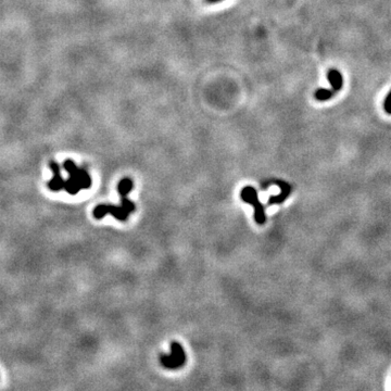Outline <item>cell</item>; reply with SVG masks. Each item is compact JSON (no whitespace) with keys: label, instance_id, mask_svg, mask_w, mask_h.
Segmentation results:
<instances>
[{"label":"cell","instance_id":"obj_1","mask_svg":"<svg viewBox=\"0 0 391 391\" xmlns=\"http://www.w3.org/2000/svg\"><path fill=\"white\" fill-rule=\"evenodd\" d=\"M69 173V178L64 180V189L70 195H77L82 189H88L92 186V178L86 170L78 169L72 160H67L63 164Z\"/></svg>","mask_w":391,"mask_h":391},{"label":"cell","instance_id":"obj_2","mask_svg":"<svg viewBox=\"0 0 391 391\" xmlns=\"http://www.w3.org/2000/svg\"><path fill=\"white\" fill-rule=\"evenodd\" d=\"M240 197H242V200L248 205L252 206L254 208V219L255 222L262 225L265 223V208L262 205L259 200L258 192L251 186H247L243 188L242 192H240Z\"/></svg>","mask_w":391,"mask_h":391},{"label":"cell","instance_id":"obj_3","mask_svg":"<svg viewBox=\"0 0 391 391\" xmlns=\"http://www.w3.org/2000/svg\"><path fill=\"white\" fill-rule=\"evenodd\" d=\"M160 362L165 368L169 369H178L181 366H184L186 362V355L178 342H172L171 344V355H161L160 356Z\"/></svg>","mask_w":391,"mask_h":391},{"label":"cell","instance_id":"obj_4","mask_svg":"<svg viewBox=\"0 0 391 391\" xmlns=\"http://www.w3.org/2000/svg\"><path fill=\"white\" fill-rule=\"evenodd\" d=\"M107 214H111L114 218L119 219L121 222H124L128 218L131 212L127 211L124 207L121 205L119 207L111 206V205H99L94 209V217L97 219H101L105 217Z\"/></svg>","mask_w":391,"mask_h":391},{"label":"cell","instance_id":"obj_5","mask_svg":"<svg viewBox=\"0 0 391 391\" xmlns=\"http://www.w3.org/2000/svg\"><path fill=\"white\" fill-rule=\"evenodd\" d=\"M49 167L53 173L52 179L48 183V187L52 191H60L61 189H64V179L62 178L61 173H60V165L56 162H50Z\"/></svg>","mask_w":391,"mask_h":391},{"label":"cell","instance_id":"obj_6","mask_svg":"<svg viewBox=\"0 0 391 391\" xmlns=\"http://www.w3.org/2000/svg\"><path fill=\"white\" fill-rule=\"evenodd\" d=\"M277 185L278 187L281 188V194H278L277 196H272L270 197L269 201H267V205L272 206V205H276V203H282L285 201L287 198L289 197L291 192V186L289 185L286 181H283V180H276L275 183H273Z\"/></svg>","mask_w":391,"mask_h":391},{"label":"cell","instance_id":"obj_7","mask_svg":"<svg viewBox=\"0 0 391 391\" xmlns=\"http://www.w3.org/2000/svg\"><path fill=\"white\" fill-rule=\"evenodd\" d=\"M328 82L331 86V89L335 92H340L344 87V76L337 69H330L327 73Z\"/></svg>","mask_w":391,"mask_h":391},{"label":"cell","instance_id":"obj_8","mask_svg":"<svg viewBox=\"0 0 391 391\" xmlns=\"http://www.w3.org/2000/svg\"><path fill=\"white\" fill-rule=\"evenodd\" d=\"M335 90L333 89H326V88H320L318 89L317 92H315V98H317L319 101H326V100H329L330 98L334 97L335 95Z\"/></svg>","mask_w":391,"mask_h":391},{"label":"cell","instance_id":"obj_9","mask_svg":"<svg viewBox=\"0 0 391 391\" xmlns=\"http://www.w3.org/2000/svg\"><path fill=\"white\" fill-rule=\"evenodd\" d=\"M384 109L388 114H391V90L388 93L387 97H386V99H385Z\"/></svg>","mask_w":391,"mask_h":391},{"label":"cell","instance_id":"obj_10","mask_svg":"<svg viewBox=\"0 0 391 391\" xmlns=\"http://www.w3.org/2000/svg\"><path fill=\"white\" fill-rule=\"evenodd\" d=\"M209 2H217V1H221V0H208Z\"/></svg>","mask_w":391,"mask_h":391}]
</instances>
